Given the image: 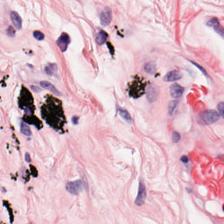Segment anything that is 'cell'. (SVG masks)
<instances>
[{
	"mask_svg": "<svg viewBox=\"0 0 224 224\" xmlns=\"http://www.w3.org/2000/svg\"><path fill=\"white\" fill-rule=\"evenodd\" d=\"M218 109L221 116L224 119V102H221L218 104Z\"/></svg>",
	"mask_w": 224,
	"mask_h": 224,
	"instance_id": "44dd1931",
	"label": "cell"
},
{
	"mask_svg": "<svg viewBox=\"0 0 224 224\" xmlns=\"http://www.w3.org/2000/svg\"><path fill=\"white\" fill-rule=\"evenodd\" d=\"M52 70L53 71H55L56 70V66L55 64H51L49 65V67H46L45 68V71L46 72L48 75H53V72L52 71Z\"/></svg>",
	"mask_w": 224,
	"mask_h": 224,
	"instance_id": "ac0fdd59",
	"label": "cell"
},
{
	"mask_svg": "<svg viewBox=\"0 0 224 224\" xmlns=\"http://www.w3.org/2000/svg\"><path fill=\"white\" fill-rule=\"evenodd\" d=\"M119 113L121 116V118L125 120L127 123H131L132 122V119L129 113L127 110L124 109H119Z\"/></svg>",
	"mask_w": 224,
	"mask_h": 224,
	"instance_id": "9a60e30c",
	"label": "cell"
},
{
	"mask_svg": "<svg viewBox=\"0 0 224 224\" xmlns=\"http://www.w3.org/2000/svg\"><path fill=\"white\" fill-rule=\"evenodd\" d=\"M107 34L104 31L99 32L95 37V41L99 45H101L105 43L107 38Z\"/></svg>",
	"mask_w": 224,
	"mask_h": 224,
	"instance_id": "4fadbf2b",
	"label": "cell"
},
{
	"mask_svg": "<svg viewBox=\"0 0 224 224\" xmlns=\"http://www.w3.org/2000/svg\"><path fill=\"white\" fill-rule=\"evenodd\" d=\"M33 37L38 40H42L44 38V35L41 32L36 31L33 32Z\"/></svg>",
	"mask_w": 224,
	"mask_h": 224,
	"instance_id": "d6986e66",
	"label": "cell"
},
{
	"mask_svg": "<svg viewBox=\"0 0 224 224\" xmlns=\"http://www.w3.org/2000/svg\"><path fill=\"white\" fill-rule=\"evenodd\" d=\"M158 94L159 91L157 87L154 85L150 86L147 88V100L149 102H154L157 99Z\"/></svg>",
	"mask_w": 224,
	"mask_h": 224,
	"instance_id": "ba28073f",
	"label": "cell"
},
{
	"mask_svg": "<svg viewBox=\"0 0 224 224\" xmlns=\"http://www.w3.org/2000/svg\"><path fill=\"white\" fill-rule=\"evenodd\" d=\"M218 24H219V23L218 19L215 18H213V19L209 20L208 22H207V25L213 27Z\"/></svg>",
	"mask_w": 224,
	"mask_h": 224,
	"instance_id": "7402d4cb",
	"label": "cell"
},
{
	"mask_svg": "<svg viewBox=\"0 0 224 224\" xmlns=\"http://www.w3.org/2000/svg\"><path fill=\"white\" fill-rule=\"evenodd\" d=\"M182 77V75L179 71L174 70L168 72L165 76L164 80L165 82H174L179 80Z\"/></svg>",
	"mask_w": 224,
	"mask_h": 224,
	"instance_id": "30bf717a",
	"label": "cell"
},
{
	"mask_svg": "<svg viewBox=\"0 0 224 224\" xmlns=\"http://www.w3.org/2000/svg\"><path fill=\"white\" fill-rule=\"evenodd\" d=\"M180 160L183 162L186 163H187L188 162V157L187 156H183L181 158Z\"/></svg>",
	"mask_w": 224,
	"mask_h": 224,
	"instance_id": "484cf974",
	"label": "cell"
},
{
	"mask_svg": "<svg viewBox=\"0 0 224 224\" xmlns=\"http://www.w3.org/2000/svg\"><path fill=\"white\" fill-rule=\"evenodd\" d=\"M78 118L77 117H73L72 119V121L73 123H74L75 124H77V122H78Z\"/></svg>",
	"mask_w": 224,
	"mask_h": 224,
	"instance_id": "83f0119b",
	"label": "cell"
},
{
	"mask_svg": "<svg viewBox=\"0 0 224 224\" xmlns=\"http://www.w3.org/2000/svg\"><path fill=\"white\" fill-rule=\"evenodd\" d=\"M70 42V39L67 33H63L58 38L57 41V44L62 52L67 50L68 45Z\"/></svg>",
	"mask_w": 224,
	"mask_h": 224,
	"instance_id": "52a82bcc",
	"label": "cell"
},
{
	"mask_svg": "<svg viewBox=\"0 0 224 224\" xmlns=\"http://www.w3.org/2000/svg\"><path fill=\"white\" fill-rule=\"evenodd\" d=\"M8 34L10 37H13L15 36V31L13 28L12 26H10L8 30Z\"/></svg>",
	"mask_w": 224,
	"mask_h": 224,
	"instance_id": "603a6c76",
	"label": "cell"
},
{
	"mask_svg": "<svg viewBox=\"0 0 224 224\" xmlns=\"http://www.w3.org/2000/svg\"><path fill=\"white\" fill-rule=\"evenodd\" d=\"M146 197V191L145 185L141 182L139 186L138 195L135 201V204L138 206H142L145 202Z\"/></svg>",
	"mask_w": 224,
	"mask_h": 224,
	"instance_id": "5b68a950",
	"label": "cell"
},
{
	"mask_svg": "<svg viewBox=\"0 0 224 224\" xmlns=\"http://www.w3.org/2000/svg\"><path fill=\"white\" fill-rule=\"evenodd\" d=\"M192 63L194 64V65L195 66H196V67H197L201 71V72H202V73H203V74H204V75H207V72L205 70V69H204V68H202L201 66L199 65V64H198L197 63H194V62H192Z\"/></svg>",
	"mask_w": 224,
	"mask_h": 224,
	"instance_id": "cb8c5ba5",
	"label": "cell"
},
{
	"mask_svg": "<svg viewBox=\"0 0 224 224\" xmlns=\"http://www.w3.org/2000/svg\"><path fill=\"white\" fill-rule=\"evenodd\" d=\"M31 89H32V91H34V92L36 93H39L42 91L41 88H39L38 87L36 86H31Z\"/></svg>",
	"mask_w": 224,
	"mask_h": 224,
	"instance_id": "d4e9b609",
	"label": "cell"
},
{
	"mask_svg": "<svg viewBox=\"0 0 224 224\" xmlns=\"http://www.w3.org/2000/svg\"><path fill=\"white\" fill-rule=\"evenodd\" d=\"M147 82L139 76L134 77L133 80L128 85V93L131 97L137 99L145 93Z\"/></svg>",
	"mask_w": 224,
	"mask_h": 224,
	"instance_id": "7a4b0ae2",
	"label": "cell"
},
{
	"mask_svg": "<svg viewBox=\"0 0 224 224\" xmlns=\"http://www.w3.org/2000/svg\"><path fill=\"white\" fill-rule=\"evenodd\" d=\"M144 69L145 71L147 73L151 75H153L156 71V66L154 63H148L145 64Z\"/></svg>",
	"mask_w": 224,
	"mask_h": 224,
	"instance_id": "5bb4252c",
	"label": "cell"
},
{
	"mask_svg": "<svg viewBox=\"0 0 224 224\" xmlns=\"http://www.w3.org/2000/svg\"><path fill=\"white\" fill-rule=\"evenodd\" d=\"M40 85L42 87L52 92L56 95H60V93L56 89L55 87L50 83L49 82L47 81H42L40 82Z\"/></svg>",
	"mask_w": 224,
	"mask_h": 224,
	"instance_id": "7c38bea8",
	"label": "cell"
},
{
	"mask_svg": "<svg viewBox=\"0 0 224 224\" xmlns=\"http://www.w3.org/2000/svg\"><path fill=\"white\" fill-rule=\"evenodd\" d=\"M66 189L71 194L77 195L83 189V183L81 180L68 183L66 185Z\"/></svg>",
	"mask_w": 224,
	"mask_h": 224,
	"instance_id": "277c9868",
	"label": "cell"
},
{
	"mask_svg": "<svg viewBox=\"0 0 224 224\" xmlns=\"http://www.w3.org/2000/svg\"><path fill=\"white\" fill-rule=\"evenodd\" d=\"M11 20L15 26L18 30L21 28L22 26V20L21 18L17 12H12L10 15Z\"/></svg>",
	"mask_w": 224,
	"mask_h": 224,
	"instance_id": "8fae6325",
	"label": "cell"
},
{
	"mask_svg": "<svg viewBox=\"0 0 224 224\" xmlns=\"http://www.w3.org/2000/svg\"><path fill=\"white\" fill-rule=\"evenodd\" d=\"M112 18V13L109 8H106L102 12L100 15L101 24L103 26H108Z\"/></svg>",
	"mask_w": 224,
	"mask_h": 224,
	"instance_id": "8992f818",
	"label": "cell"
},
{
	"mask_svg": "<svg viewBox=\"0 0 224 224\" xmlns=\"http://www.w3.org/2000/svg\"><path fill=\"white\" fill-rule=\"evenodd\" d=\"M184 90V88L180 85L175 83L170 87V94L173 98H179L182 95Z\"/></svg>",
	"mask_w": 224,
	"mask_h": 224,
	"instance_id": "9c48e42d",
	"label": "cell"
},
{
	"mask_svg": "<svg viewBox=\"0 0 224 224\" xmlns=\"http://www.w3.org/2000/svg\"><path fill=\"white\" fill-rule=\"evenodd\" d=\"M180 135L179 133L176 131H174L172 134V140L174 143H177L180 140Z\"/></svg>",
	"mask_w": 224,
	"mask_h": 224,
	"instance_id": "ffe728a7",
	"label": "cell"
},
{
	"mask_svg": "<svg viewBox=\"0 0 224 224\" xmlns=\"http://www.w3.org/2000/svg\"><path fill=\"white\" fill-rule=\"evenodd\" d=\"M178 101L176 100L171 101L169 102L168 106L169 113L172 115L178 104Z\"/></svg>",
	"mask_w": 224,
	"mask_h": 224,
	"instance_id": "e0dca14e",
	"label": "cell"
},
{
	"mask_svg": "<svg viewBox=\"0 0 224 224\" xmlns=\"http://www.w3.org/2000/svg\"><path fill=\"white\" fill-rule=\"evenodd\" d=\"M220 119V115L217 111L212 109L206 110L197 116L198 123L202 125H208L215 123Z\"/></svg>",
	"mask_w": 224,
	"mask_h": 224,
	"instance_id": "3957f363",
	"label": "cell"
},
{
	"mask_svg": "<svg viewBox=\"0 0 224 224\" xmlns=\"http://www.w3.org/2000/svg\"><path fill=\"white\" fill-rule=\"evenodd\" d=\"M25 160L27 162H31L30 154L28 153H26L25 154Z\"/></svg>",
	"mask_w": 224,
	"mask_h": 224,
	"instance_id": "4316f807",
	"label": "cell"
},
{
	"mask_svg": "<svg viewBox=\"0 0 224 224\" xmlns=\"http://www.w3.org/2000/svg\"><path fill=\"white\" fill-rule=\"evenodd\" d=\"M21 132L22 134L26 136H30L32 134L31 131L30 127L24 122H22L21 124Z\"/></svg>",
	"mask_w": 224,
	"mask_h": 224,
	"instance_id": "2e32d148",
	"label": "cell"
},
{
	"mask_svg": "<svg viewBox=\"0 0 224 224\" xmlns=\"http://www.w3.org/2000/svg\"><path fill=\"white\" fill-rule=\"evenodd\" d=\"M41 112L43 118L55 129H60L65 123L62 103L57 98L49 96L41 107Z\"/></svg>",
	"mask_w": 224,
	"mask_h": 224,
	"instance_id": "6da1fadb",
	"label": "cell"
}]
</instances>
